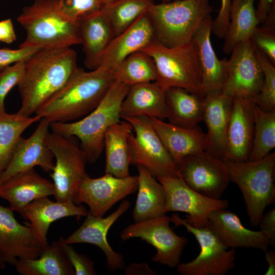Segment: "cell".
<instances>
[{
  "mask_svg": "<svg viewBox=\"0 0 275 275\" xmlns=\"http://www.w3.org/2000/svg\"><path fill=\"white\" fill-rule=\"evenodd\" d=\"M79 69L70 48L40 49L25 61L17 85L21 104L17 114L31 117L61 90Z\"/></svg>",
  "mask_w": 275,
  "mask_h": 275,
  "instance_id": "obj_1",
  "label": "cell"
},
{
  "mask_svg": "<svg viewBox=\"0 0 275 275\" xmlns=\"http://www.w3.org/2000/svg\"><path fill=\"white\" fill-rule=\"evenodd\" d=\"M114 81L112 69L104 66L90 71L79 68L35 114L50 123L71 122L93 111Z\"/></svg>",
  "mask_w": 275,
  "mask_h": 275,
  "instance_id": "obj_2",
  "label": "cell"
},
{
  "mask_svg": "<svg viewBox=\"0 0 275 275\" xmlns=\"http://www.w3.org/2000/svg\"><path fill=\"white\" fill-rule=\"evenodd\" d=\"M17 20L26 32L20 47L59 49L81 44L79 22L65 14L60 0H35L23 8Z\"/></svg>",
  "mask_w": 275,
  "mask_h": 275,
  "instance_id": "obj_3",
  "label": "cell"
},
{
  "mask_svg": "<svg viewBox=\"0 0 275 275\" xmlns=\"http://www.w3.org/2000/svg\"><path fill=\"white\" fill-rule=\"evenodd\" d=\"M129 88L115 80L98 105L86 117L77 121L50 123L51 131L79 140L87 162H96L104 149L106 131L120 121L121 105Z\"/></svg>",
  "mask_w": 275,
  "mask_h": 275,
  "instance_id": "obj_4",
  "label": "cell"
},
{
  "mask_svg": "<svg viewBox=\"0 0 275 275\" xmlns=\"http://www.w3.org/2000/svg\"><path fill=\"white\" fill-rule=\"evenodd\" d=\"M212 11L209 0H176L153 3L147 14L156 41L165 46L175 47L191 42L197 29Z\"/></svg>",
  "mask_w": 275,
  "mask_h": 275,
  "instance_id": "obj_5",
  "label": "cell"
},
{
  "mask_svg": "<svg viewBox=\"0 0 275 275\" xmlns=\"http://www.w3.org/2000/svg\"><path fill=\"white\" fill-rule=\"evenodd\" d=\"M225 162L230 181L242 194L251 225L258 226L266 207L275 201V153L256 161Z\"/></svg>",
  "mask_w": 275,
  "mask_h": 275,
  "instance_id": "obj_6",
  "label": "cell"
},
{
  "mask_svg": "<svg viewBox=\"0 0 275 275\" xmlns=\"http://www.w3.org/2000/svg\"><path fill=\"white\" fill-rule=\"evenodd\" d=\"M142 51L152 59L156 72L155 81L164 90L178 87L203 96L201 69L192 41L168 47L155 40Z\"/></svg>",
  "mask_w": 275,
  "mask_h": 275,
  "instance_id": "obj_7",
  "label": "cell"
},
{
  "mask_svg": "<svg viewBox=\"0 0 275 275\" xmlns=\"http://www.w3.org/2000/svg\"><path fill=\"white\" fill-rule=\"evenodd\" d=\"M47 142L55 158L50 174L56 201L74 200L81 182L89 176L86 171V155L74 137L65 136L49 131Z\"/></svg>",
  "mask_w": 275,
  "mask_h": 275,
  "instance_id": "obj_8",
  "label": "cell"
},
{
  "mask_svg": "<svg viewBox=\"0 0 275 275\" xmlns=\"http://www.w3.org/2000/svg\"><path fill=\"white\" fill-rule=\"evenodd\" d=\"M135 133L128 142L130 164L145 168L153 176L180 178L177 165L166 149L147 116L127 117Z\"/></svg>",
  "mask_w": 275,
  "mask_h": 275,
  "instance_id": "obj_9",
  "label": "cell"
},
{
  "mask_svg": "<svg viewBox=\"0 0 275 275\" xmlns=\"http://www.w3.org/2000/svg\"><path fill=\"white\" fill-rule=\"evenodd\" d=\"M170 222L175 227L183 226L198 241L200 252L192 261L179 263L177 272L181 275H225L235 266L236 249L226 247L208 226L196 228L185 219L173 213Z\"/></svg>",
  "mask_w": 275,
  "mask_h": 275,
  "instance_id": "obj_10",
  "label": "cell"
},
{
  "mask_svg": "<svg viewBox=\"0 0 275 275\" xmlns=\"http://www.w3.org/2000/svg\"><path fill=\"white\" fill-rule=\"evenodd\" d=\"M170 217L162 215L135 222L125 228L120 233L122 241L138 237L151 244L156 250L152 258L170 268L179 264L182 252L188 240L177 235L170 227Z\"/></svg>",
  "mask_w": 275,
  "mask_h": 275,
  "instance_id": "obj_11",
  "label": "cell"
},
{
  "mask_svg": "<svg viewBox=\"0 0 275 275\" xmlns=\"http://www.w3.org/2000/svg\"><path fill=\"white\" fill-rule=\"evenodd\" d=\"M250 39L238 43L227 60V76L222 92L233 98L252 100L259 93L263 74Z\"/></svg>",
  "mask_w": 275,
  "mask_h": 275,
  "instance_id": "obj_12",
  "label": "cell"
},
{
  "mask_svg": "<svg viewBox=\"0 0 275 275\" xmlns=\"http://www.w3.org/2000/svg\"><path fill=\"white\" fill-rule=\"evenodd\" d=\"M177 166L183 182L205 197L219 199L229 185L225 161L206 151L184 157Z\"/></svg>",
  "mask_w": 275,
  "mask_h": 275,
  "instance_id": "obj_13",
  "label": "cell"
},
{
  "mask_svg": "<svg viewBox=\"0 0 275 275\" xmlns=\"http://www.w3.org/2000/svg\"><path fill=\"white\" fill-rule=\"evenodd\" d=\"M166 195L165 213L182 212L187 214L185 221L196 228L207 226L208 217L214 210L229 207L227 200L205 197L190 188L180 178L157 177Z\"/></svg>",
  "mask_w": 275,
  "mask_h": 275,
  "instance_id": "obj_14",
  "label": "cell"
},
{
  "mask_svg": "<svg viewBox=\"0 0 275 275\" xmlns=\"http://www.w3.org/2000/svg\"><path fill=\"white\" fill-rule=\"evenodd\" d=\"M138 176L117 177L105 173L102 177L85 178L80 183L74 203L86 204L89 212L102 217L119 201L137 190Z\"/></svg>",
  "mask_w": 275,
  "mask_h": 275,
  "instance_id": "obj_15",
  "label": "cell"
},
{
  "mask_svg": "<svg viewBox=\"0 0 275 275\" xmlns=\"http://www.w3.org/2000/svg\"><path fill=\"white\" fill-rule=\"evenodd\" d=\"M50 123L41 118L30 137L21 138L8 166L0 176V184L14 175L36 166L46 172L52 171L54 156L47 142Z\"/></svg>",
  "mask_w": 275,
  "mask_h": 275,
  "instance_id": "obj_16",
  "label": "cell"
},
{
  "mask_svg": "<svg viewBox=\"0 0 275 275\" xmlns=\"http://www.w3.org/2000/svg\"><path fill=\"white\" fill-rule=\"evenodd\" d=\"M14 212L0 205V253L13 265L17 259L38 258L45 249L30 227L16 220Z\"/></svg>",
  "mask_w": 275,
  "mask_h": 275,
  "instance_id": "obj_17",
  "label": "cell"
},
{
  "mask_svg": "<svg viewBox=\"0 0 275 275\" xmlns=\"http://www.w3.org/2000/svg\"><path fill=\"white\" fill-rule=\"evenodd\" d=\"M254 105L252 99L233 98L224 161L242 162L249 160L254 130Z\"/></svg>",
  "mask_w": 275,
  "mask_h": 275,
  "instance_id": "obj_18",
  "label": "cell"
},
{
  "mask_svg": "<svg viewBox=\"0 0 275 275\" xmlns=\"http://www.w3.org/2000/svg\"><path fill=\"white\" fill-rule=\"evenodd\" d=\"M130 203L123 201L118 208L106 217L96 216L88 211L82 225L72 234L65 239L66 243L72 244L87 243L98 246L106 258V266L111 272L125 268L124 256L115 252L106 239L108 230L114 223L129 208Z\"/></svg>",
  "mask_w": 275,
  "mask_h": 275,
  "instance_id": "obj_19",
  "label": "cell"
},
{
  "mask_svg": "<svg viewBox=\"0 0 275 275\" xmlns=\"http://www.w3.org/2000/svg\"><path fill=\"white\" fill-rule=\"evenodd\" d=\"M88 211L81 204H75L72 201L55 202L48 197L37 199L26 206L20 212L22 217L29 222L25 224L44 248L47 247V233L50 225L61 218L74 216L78 220L86 216Z\"/></svg>",
  "mask_w": 275,
  "mask_h": 275,
  "instance_id": "obj_20",
  "label": "cell"
},
{
  "mask_svg": "<svg viewBox=\"0 0 275 275\" xmlns=\"http://www.w3.org/2000/svg\"><path fill=\"white\" fill-rule=\"evenodd\" d=\"M207 226L228 248H253L265 252L270 245L264 233L245 228L237 214L226 209L213 211Z\"/></svg>",
  "mask_w": 275,
  "mask_h": 275,
  "instance_id": "obj_21",
  "label": "cell"
},
{
  "mask_svg": "<svg viewBox=\"0 0 275 275\" xmlns=\"http://www.w3.org/2000/svg\"><path fill=\"white\" fill-rule=\"evenodd\" d=\"M213 19L206 18L195 33L191 41L197 51L202 72L203 96L222 91L227 76L226 58L217 57L211 41Z\"/></svg>",
  "mask_w": 275,
  "mask_h": 275,
  "instance_id": "obj_22",
  "label": "cell"
},
{
  "mask_svg": "<svg viewBox=\"0 0 275 275\" xmlns=\"http://www.w3.org/2000/svg\"><path fill=\"white\" fill-rule=\"evenodd\" d=\"M232 102L233 98L222 91L203 96V120L207 129L206 151L222 160Z\"/></svg>",
  "mask_w": 275,
  "mask_h": 275,
  "instance_id": "obj_23",
  "label": "cell"
},
{
  "mask_svg": "<svg viewBox=\"0 0 275 275\" xmlns=\"http://www.w3.org/2000/svg\"><path fill=\"white\" fill-rule=\"evenodd\" d=\"M156 40L154 30L147 13L132 25L115 36L103 52L99 66L111 69L126 57L142 51Z\"/></svg>",
  "mask_w": 275,
  "mask_h": 275,
  "instance_id": "obj_24",
  "label": "cell"
},
{
  "mask_svg": "<svg viewBox=\"0 0 275 275\" xmlns=\"http://www.w3.org/2000/svg\"><path fill=\"white\" fill-rule=\"evenodd\" d=\"M53 183L40 175L34 168L18 173L0 184V198L19 213L31 202L53 196Z\"/></svg>",
  "mask_w": 275,
  "mask_h": 275,
  "instance_id": "obj_25",
  "label": "cell"
},
{
  "mask_svg": "<svg viewBox=\"0 0 275 275\" xmlns=\"http://www.w3.org/2000/svg\"><path fill=\"white\" fill-rule=\"evenodd\" d=\"M150 118L154 129L177 165L186 156L206 151V134L198 126L184 127Z\"/></svg>",
  "mask_w": 275,
  "mask_h": 275,
  "instance_id": "obj_26",
  "label": "cell"
},
{
  "mask_svg": "<svg viewBox=\"0 0 275 275\" xmlns=\"http://www.w3.org/2000/svg\"><path fill=\"white\" fill-rule=\"evenodd\" d=\"M120 118L147 116L162 120L168 119L166 91L156 82L130 86L120 107Z\"/></svg>",
  "mask_w": 275,
  "mask_h": 275,
  "instance_id": "obj_27",
  "label": "cell"
},
{
  "mask_svg": "<svg viewBox=\"0 0 275 275\" xmlns=\"http://www.w3.org/2000/svg\"><path fill=\"white\" fill-rule=\"evenodd\" d=\"M79 31L85 54V65L89 69H94L115 36L113 29L100 8L79 21Z\"/></svg>",
  "mask_w": 275,
  "mask_h": 275,
  "instance_id": "obj_28",
  "label": "cell"
},
{
  "mask_svg": "<svg viewBox=\"0 0 275 275\" xmlns=\"http://www.w3.org/2000/svg\"><path fill=\"white\" fill-rule=\"evenodd\" d=\"M133 127L128 121H120L105 133L104 149L106 154L105 173L117 177L129 176L130 156L128 140Z\"/></svg>",
  "mask_w": 275,
  "mask_h": 275,
  "instance_id": "obj_29",
  "label": "cell"
},
{
  "mask_svg": "<svg viewBox=\"0 0 275 275\" xmlns=\"http://www.w3.org/2000/svg\"><path fill=\"white\" fill-rule=\"evenodd\" d=\"M138 194L132 217L135 222L165 214L166 195L162 185L145 168L137 166Z\"/></svg>",
  "mask_w": 275,
  "mask_h": 275,
  "instance_id": "obj_30",
  "label": "cell"
},
{
  "mask_svg": "<svg viewBox=\"0 0 275 275\" xmlns=\"http://www.w3.org/2000/svg\"><path fill=\"white\" fill-rule=\"evenodd\" d=\"M169 123L195 127L203 120V96L184 89L171 87L166 91Z\"/></svg>",
  "mask_w": 275,
  "mask_h": 275,
  "instance_id": "obj_31",
  "label": "cell"
},
{
  "mask_svg": "<svg viewBox=\"0 0 275 275\" xmlns=\"http://www.w3.org/2000/svg\"><path fill=\"white\" fill-rule=\"evenodd\" d=\"M256 0H232L229 22L225 35L223 50L230 54L240 42L250 39L259 21L256 14Z\"/></svg>",
  "mask_w": 275,
  "mask_h": 275,
  "instance_id": "obj_32",
  "label": "cell"
},
{
  "mask_svg": "<svg viewBox=\"0 0 275 275\" xmlns=\"http://www.w3.org/2000/svg\"><path fill=\"white\" fill-rule=\"evenodd\" d=\"M14 265L21 275H75L58 240L45 248L38 258L17 259Z\"/></svg>",
  "mask_w": 275,
  "mask_h": 275,
  "instance_id": "obj_33",
  "label": "cell"
},
{
  "mask_svg": "<svg viewBox=\"0 0 275 275\" xmlns=\"http://www.w3.org/2000/svg\"><path fill=\"white\" fill-rule=\"evenodd\" d=\"M41 118L0 112V176L7 168L23 132Z\"/></svg>",
  "mask_w": 275,
  "mask_h": 275,
  "instance_id": "obj_34",
  "label": "cell"
},
{
  "mask_svg": "<svg viewBox=\"0 0 275 275\" xmlns=\"http://www.w3.org/2000/svg\"><path fill=\"white\" fill-rule=\"evenodd\" d=\"M112 71L115 80L129 86L155 81L156 77L152 59L143 51L131 54Z\"/></svg>",
  "mask_w": 275,
  "mask_h": 275,
  "instance_id": "obj_35",
  "label": "cell"
},
{
  "mask_svg": "<svg viewBox=\"0 0 275 275\" xmlns=\"http://www.w3.org/2000/svg\"><path fill=\"white\" fill-rule=\"evenodd\" d=\"M152 0H116L101 7L113 29L115 36L132 25L148 12Z\"/></svg>",
  "mask_w": 275,
  "mask_h": 275,
  "instance_id": "obj_36",
  "label": "cell"
},
{
  "mask_svg": "<svg viewBox=\"0 0 275 275\" xmlns=\"http://www.w3.org/2000/svg\"><path fill=\"white\" fill-rule=\"evenodd\" d=\"M254 130L249 161L267 155L275 147V109L264 112L255 103Z\"/></svg>",
  "mask_w": 275,
  "mask_h": 275,
  "instance_id": "obj_37",
  "label": "cell"
},
{
  "mask_svg": "<svg viewBox=\"0 0 275 275\" xmlns=\"http://www.w3.org/2000/svg\"><path fill=\"white\" fill-rule=\"evenodd\" d=\"M255 53L262 70L263 80L259 93L253 100L260 109L270 112L275 109V65L256 48Z\"/></svg>",
  "mask_w": 275,
  "mask_h": 275,
  "instance_id": "obj_38",
  "label": "cell"
},
{
  "mask_svg": "<svg viewBox=\"0 0 275 275\" xmlns=\"http://www.w3.org/2000/svg\"><path fill=\"white\" fill-rule=\"evenodd\" d=\"M25 61L17 62L0 71V112H5V100L11 89L20 82Z\"/></svg>",
  "mask_w": 275,
  "mask_h": 275,
  "instance_id": "obj_39",
  "label": "cell"
},
{
  "mask_svg": "<svg viewBox=\"0 0 275 275\" xmlns=\"http://www.w3.org/2000/svg\"><path fill=\"white\" fill-rule=\"evenodd\" d=\"M60 3L65 14L75 22L101 8L99 0H60Z\"/></svg>",
  "mask_w": 275,
  "mask_h": 275,
  "instance_id": "obj_40",
  "label": "cell"
},
{
  "mask_svg": "<svg viewBox=\"0 0 275 275\" xmlns=\"http://www.w3.org/2000/svg\"><path fill=\"white\" fill-rule=\"evenodd\" d=\"M250 39L255 48L275 65V28L258 26Z\"/></svg>",
  "mask_w": 275,
  "mask_h": 275,
  "instance_id": "obj_41",
  "label": "cell"
},
{
  "mask_svg": "<svg viewBox=\"0 0 275 275\" xmlns=\"http://www.w3.org/2000/svg\"><path fill=\"white\" fill-rule=\"evenodd\" d=\"M60 245L72 265L75 275H96L93 261L87 256L78 254L70 244L65 242V239L60 237L58 240Z\"/></svg>",
  "mask_w": 275,
  "mask_h": 275,
  "instance_id": "obj_42",
  "label": "cell"
},
{
  "mask_svg": "<svg viewBox=\"0 0 275 275\" xmlns=\"http://www.w3.org/2000/svg\"><path fill=\"white\" fill-rule=\"evenodd\" d=\"M41 48L20 47L18 49L0 48V71L17 62L25 61Z\"/></svg>",
  "mask_w": 275,
  "mask_h": 275,
  "instance_id": "obj_43",
  "label": "cell"
},
{
  "mask_svg": "<svg viewBox=\"0 0 275 275\" xmlns=\"http://www.w3.org/2000/svg\"><path fill=\"white\" fill-rule=\"evenodd\" d=\"M221 1V6L219 13L212 21V33L217 38L223 39L229 22L230 8L232 0Z\"/></svg>",
  "mask_w": 275,
  "mask_h": 275,
  "instance_id": "obj_44",
  "label": "cell"
},
{
  "mask_svg": "<svg viewBox=\"0 0 275 275\" xmlns=\"http://www.w3.org/2000/svg\"><path fill=\"white\" fill-rule=\"evenodd\" d=\"M258 225L260 231L264 233L269 241V245H274L275 243V208H273L263 213Z\"/></svg>",
  "mask_w": 275,
  "mask_h": 275,
  "instance_id": "obj_45",
  "label": "cell"
},
{
  "mask_svg": "<svg viewBox=\"0 0 275 275\" xmlns=\"http://www.w3.org/2000/svg\"><path fill=\"white\" fill-rule=\"evenodd\" d=\"M16 39L12 21L6 19L0 21V42L10 44Z\"/></svg>",
  "mask_w": 275,
  "mask_h": 275,
  "instance_id": "obj_46",
  "label": "cell"
},
{
  "mask_svg": "<svg viewBox=\"0 0 275 275\" xmlns=\"http://www.w3.org/2000/svg\"><path fill=\"white\" fill-rule=\"evenodd\" d=\"M125 275H157L158 272L152 270L147 263H132L124 268Z\"/></svg>",
  "mask_w": 275,
  "mask_h": 275,
  "instance_id": "obj_47",
  "label": "cell"
},
{
  "mask_svg": "<svg viewBox=\"0 0 275 275\" xmlns=\"http://www.w3.org/2000/svg\"><path fill=\"white\" fill-rule=\"evenodd\" d=\"M271 0H259L256 14L259 23H263L265 20L270 10Z\"/></svg>",
  "mask_w": 275,
  "mask_h": 275,
  "instance_id": "obj_48",
  "label": "cell"
},
{
  "mask_svg": "<svg viewBox=\"0 0 275 275\" xmlns=\"http://www.w3.org/2000/svg\"><path fill=\"white\" fill-rule=\"evenodd\" d=\"M265 258L268 264L265 275L275 274V253L273 251H265Z\"/></svg>",
  "mask_w": 275,
  "mask_h": 275,
  "instance_id": "obj_49",
  "label": "cell"
},
{
  "mask_svg": "<svg viewBox=\"0 0 275 275\" xmlns=\"http://www.w3.org/2000/svg\"><path fill=\"white\" fill-rule=\"evenodd\" d=\"M6 260L3 255L0 253V270L4 269L6 266Z\"/></svg>",
  "mask_w": 275,
  "mask_h": 275,
  "instance_id": "obj_50",
  "label": "cell"
},
{
  "mask_svg": "<svg viewBox=\"0 0 275 275\" xmlns=\"http://www.w3.org/2000/svg\"><path fill=\"white\" fill-rule=\"evenodd\" d=\"M116 0H99L101 4V7L105 5H106V4H108L109 3H111L114 1H115Z\"/></svg>",
  "mask_w": 275,
  "mask_h": 275,
  "instance_id": "obj_51",
  "label": "cell"
},
{
  "mask_svg": "<svg viewBox=\"0 0 275 275\" xmlns=\"http://www.w3.org/2000/svg\"><path fill=\"white\" fill-rule=\"evenodd\" d=\"M172 0H162L163 3H168L171 2Z\"/></svg>",
  "mask_w": 275,
  "mask_h": 275,
  "instance_id": "obj_52",
  "label": "cell"
}]
</instances>
